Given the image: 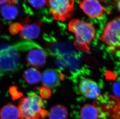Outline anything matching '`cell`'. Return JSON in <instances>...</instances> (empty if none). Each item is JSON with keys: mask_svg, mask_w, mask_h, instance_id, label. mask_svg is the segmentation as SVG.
Segmentation results:
<instances>
[{"mask_svg": "<svg viewBox=\"0 0 120 119\" xmlns=\"http://www.w3.org/2000/svg\"><path fill=\"white\" fill-rule=\"evenodd\" d=\"M69 31L74 34V44L77 49L87 52L89 45L96 37V29L93 24L79 19H74L68 24Z\"/></svg>", "mask_w": 120, "mask_h": 119, "instance_id": "1", "label": "cell"}, {"mask_svg": "<svg viewBox=\"0 0 120 119\" xmlns=\"http://www.w3.org/2000/svg\"><path fill=\"white\" fill-rule=\"evenodd\" d=\"M43 101L40 95L31 92L21 99L18 105L19 119H41L48 115L44 109Z\"/></svg>", "mask_w": 120, "mask_h": 119, "instance_id": "2", "label": "cell"}, {"mask_svg": "<svg viewBox=\"0 0 120 119\" xmlns=\"http://www.w3.org/2000/svg\"><path fill=\"white\" fill-rule=\"evenodd\" d=\"M100 39L113 53H119L120 45V19L116 17L106 25Z\"/></svg>", "mask_w": 120, "mask_h": 119, "instance_id": "3", "label": "cell"}, {"mask_svg": "<svg viewBox=\"0 0 120 119\" xmlns=\"http://www.w3.org/2000/svg\"><path fill=\"white\" fill-rule=\"evenodd\" d=\"M75 0H48L49 12L54 19L65 22L73 16Z\"/></svg>", "mask_w": 120, "mask_h": 119, "instance_id": "4", "label": "cell"}, {"mask_svg": "<svg viewBox=\"0 0 120 119\" xmlns=\"http://www.w3.org/2000/svg\"><path fill=\"white\" fill-rule=\"evenodd\" d=\"M19 61V55L15 48H8L0 50V70L13 71L18 66Z\"/></svg>", "mask_w": 120, "mask_h": 119, "instance_id": "5", "label": "cell"}, {"mask_svg": "<svg viewBox=\"0 0 120 119\" xmlns=\"http://www.w3.org/2000/svg\"><path fill=\"white\" fill-rule=\"evenodd\" d=\"M79 6L84 13L91 18H101L105 9L98 0H80Z\"/></svg>", "mask_w": 120, "mask_h": 119, "instance_id": "6", "label": "cell"}, {"mask_svg": "<svg viewBox=\"0 0 120 119\" xmlns=\"http://www.w3.org/2000/svg\"><path fill=\"white\" fill-rule=\"evenodd\" d=\"M79 88L81 94L88 99H97L101 94V90L98 85L91 79H82L80 82Z\"/></svg>", "mask_w": 120, "mask_h": 119, "instance_id": "7", "label": "cell"}, {"mask_svg": "<svg viewBox=\"0 0 120 119\" xmlns=\"http://www.w3.org/2000/svg\"><path fill=\"white\" fill-rule=\"evenodd\" d=\"M30 19L28 17L24 21L23 28L19 32V36L23 39L31 40L38 38L41 33V20L34 23H29Z\"/></svg>", "mask_w": 120, "mask_h": 119, "instance_id": "8", "label": "cell"}, {"mask_svg": "<svg viewBox=\"0 0 120 119\" xmlns=\"http://www.w3.org/2000/svg\"><path fill=\"white\" fill-rule=\"evenodd\" d=\"M47 56L44 49L38 45L30 48L26 55V61L28 64L33 67L38 68L45 64Z\"/></svg>", "mask_w": 120, "mask_h": 119, "instance_id": "9", "label": "cell"}, {"mask_svg": "<svg viewBox=\"0 0 120 119\" xmlns=\"http://www.w3.org/2000/svg\"><path fill=\"white\" fill-rule=\"evenodd\" d=\"M62 75L58 71L48 69L43 72L41 80L44 86L48 89H53L58 87L62 80Z\"/></svg>", "mask_w": 120, "mask_h": 119, "instance_id": "10", "label": "cell"}, {"mask_svg": "<svg viewBox=\"0 0 120 119\" xmlns=\"http://www.w3.org/2000/svg\"><path fill=\"white\" fill-rule=\"evenodd\" d=\"M6 4L2 7L1 14L2 16L7 20H13L18 16V10L16 0H8Z\"/></svg>", "mask_w": 120, "mask_h": 119, "instance_id": "11", "label": "cell"}, {"mask_svg": "<svg viewBox=\"0 0 120 119\" xmlns=\"http://www.w3.org/2000/svg\"><path fill=\"white\" fill-rule=\"evenodd\" d=\"M18 107L13 104L8 103L0 110V119H19Z\"/></svg>", "mask_w": 120, "mask_h": 119, "instance_id": "12", "label": "cell"}, {"mask_svg": "<svg viewBox=\"0 0 120 119\" xmlns=\"http://www.w3.org/2000/svg\"><path fill=\"white\" fill-rule=\"evenodd\" d=\"M42 74L37 68L31 67L27 69L23 74V77L26 82L30 85H34L40 82Z\"/></svg>", "mask_w": 120, "mask_h": 119, "instance_id": "13", "label": "cell"}, {"mask_svg": "<svg viewBox=\"0 0 120 119\" xmlns=\"http://www.w3.org/2000/svg\"><path fill=\"white\" fill-rule=\"evenodd\" d=\"M99 115L98 109L94 105L86 104L83 106L80 110L82 119H98Z\"/></svg>", "mask_w": 120, "mask_h": 119, "instance_id": "14", "label": "cell"}, {"mask_svg": "<svg viewBox=\"0 0 120 119\" xmlns=\"http://www.w3.org/2000/svg\"><path fill=\"white\" fill-rule=\"evenodd\" d=\"M68 112L62 105H56L51 108L49 112V119H67Z\"/></svg>", "mask_w": 120, "mask_h": 119, "instance_id": "15", "label": "cell"}, {"mask_svg": "<svg viewBox=\"0 0 120 119\" xmlns=\"http://www.w3.org/2000/svg\"><path fill=\"white\" fill-rule=\"evenodd\" d=\"M30 4L36 9H41L48 6V0H28Z\"/></svg>", "mask_w": 120, "mask_h": 119, "instance_id": "16", "label": "cell"}, {"mask_svg": "<svg viewBox=\"0 0 120 119\" xmlns=\"http://www.w3.org/2000/svg\"><path fill=\"white\" fill-rule=\"evenodd\" d=\"M22 28L23 24L21 23H13L11 24L9 26V32L12 35H15L19 33Z\"/></svg>", "mask_w": 120, "mask_h": 119, "instance_id": "17", "label": "cell"}, {"mask_svg": "<svg viewBox=\"0 0 120 119\" xmlns=\"http://www.w3.org/2000/svg\"><path fill=\"white\" fill-rule=\"evenodd\" d=\"M40 91V96L42 98H47L51 95V92L49 89L45 87L41 88Z\"/></svg>", "mask_w": 120, "mask_h": 119, "instance_id": "18", "label": "cell"}, {"mask_svg": "<svg viewBox=\"0 0 120 119\" xmlns=\"http://www.w3.org/2000/svg\"><path fill=\"white\" fill-rule=\"evenodd\" d=\"M113 90L115 95L119 98L120 97V82L119 81H116L114 84L113 87Z\"/></svg>", "mask_w": 120, "mask_h": 119, "instance_id": "19", "label": "cell"}, {"mask_svg": "<svg viewBox=\"0 0 120 119\" xmlns=\"http://www.w3.org/2000/svg\"><path fill=\"white\" fill-rule=\"evenodd\" d=\"M115 4L118 9V11L120 10V0H115Z\"/></svg>", "mask_w": 120, "mask_h": 119, "instance_id": "20", "label": "cell"}, {"mask_svg": "<svg viewBox=\"0 0 120 119\" xmlns=\"http://www.w3.org/2000/svg\"><path fill=\"white\" fill-rule=\"evenodd\" d=\"M8 0H0V4L6 2Z\"/></svg>", "mask_w": 120, "mask_h": 119, "instance_id": "21", "label": "cell"}]
</instances>
